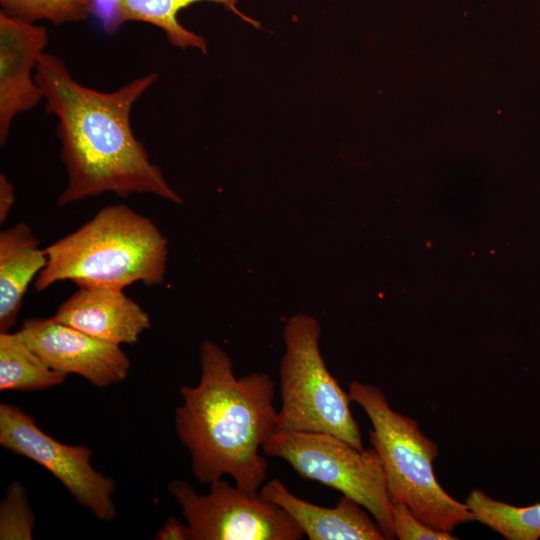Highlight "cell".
<instances>
[{
	"label": "cell",
	"mask_w": 540,
	"mask_h": 540,
	"mask_svg": "<svg viewBox=\"0 0 540 540\" xmlns=\"http://www.w3.org/2000/svg\"><path fill=\"white\" fill-rule=\"evenodd\" d=\"M258 493L282 507L310 540H386L372 515L346 495L335 507H322L298 498L278 478Z\"/></svg>",
	"instance_id": "cell-12"
},
{
	"label": "cell",
	"mask_w": 540,
	"mask_h": 540,
	"mask_svg": "<svg viewBox=\"0 0 540 540\" xmlns=\"http://www.w3.org/2000/svg\"><path fill=\"white\" fill-rule=\"evenodd\" d=\"M321 328L304 314L285 324L279 366L281 406L275 431L323 432L364 449L351 397L328 371L319 349Z\"/></svg>",
	"instance_id": "cell-5"
},
{
	"label": "cell",
	"mask_w": 540,
	"mask_h": 540,
	"mask_svg": "<svg viewBox=\"0 0 540 540\" xmlns=\"http://www.w3.org/2000/svg\"><path fill=\"white\" fill-rule=\"evenodd\" d=\"M51 368L77 374L102 388L123 381L130 360L119 345L94 338L53 317L31 318L17 332Z\"/></svg>",
	"instance_id": "cell-9"
},
{
	"label": "cell",
	"mask_w": 540,
	"mask_h": 540,
	"mask_svg": "<svg viewBox=\"0 0 540 540\" xmlns=\"http://www.w3.org/2000/svg\"><path fill=\"white\" fill-rule=\"evenodd\" d=\"M0 444L44 467L98 520L112 521L116 516L115 481L92 467L89 447L57 441L31 415L5 403L0 405Z\"/></svg>",
	"instance_id": "cell-8"
},
{
	"label": "cell",
	"mask_w": 540,
	"mask_h": 540,
	"mask_svg": "<svg viewBox=\"0 0 540 540\" xmlns=\"http://www.w3.org/2000/svg\"><path fill=\"white\" fill-rule=\"evenodd\" d=\"M56 321L115 345L134 344L151 326L150 317L123 290L79 287L57 309Z\"/></svg>",
	"instance_id": "cell-11"
},
{
	"label": "cell",
	"mask_w": 540,
	"mask_h": 540,
	"mask_svg": "<svg viewBox=\"0 0 540 540\" xmlns=\"http://www.w3.org/2000/svg\"><path fill=\"white\" fill-rule=\"evenodd\" d=\"M46 27L0 12V145L14 119L44 98L34 74L48 44Z\"/></svg>",
	"instance_id": "cell-10"
},
{
	"label": "cell",
	"mask_w": 540,
	"mask_h": 540,
	"mask_svg": "<svg viewBox=\"0 0 540 540\" xmlns=\"http://www.w3.org/2000/svg\"><path fill=\"white\" fill-rule=\"evenodd\" d=\"M97 0H0L2 13L30 23L48 21L54 25L87 20Z\"/></svg>",
	"instance_id": "cell-17"
},
{
	"label": "cell",
	"mask_w": 540,
	"mask_h": 540,
	"mask_svg": "<svg viewBox=\"0 0 540 540\" xmlns=\"http://www.w3.org/2000/svg\"><path fill=\"white\" fill-rule=\"evenodd\" d=\"M181 507L191 540H299L304 534L279 505L218 479L207 494L184 480L168 485Z\"/></svg>",
	"instance_id": "cell-7"
},
{
	"label": "cell",
	"mask_w": 540,
	"mask_h": 540,
	"mask_svg": "<svg viewBox=\"0 0 540 540\" xmlns=\"http://www.w3.org/2000/svg\"><path fill=\"white\" fill-rule=\"evenodd\" d=\"M154 538L157 540H191V532L187 523L170 516Z\"/></svg>",
	"instance_id": "cell-20"
},
{
	"label": "cell",
	"mask_w": 540,
	"mask_h": 540,
	"mask_svg": "<svg viewBox=\"0 0 540 540\" xmlns=\"http://www.w3.org/2000/svg\"><path fill=\"white\" fill-rule=\"evenodd\" d=\"M47 263L44 248L20 222L0 233V332L16 324L23 297Z\"/></svg>",
	"instance_id": "cell-13"
},
{
	"label": "cell",
	"mask_w": 540,
	"mask_h": 540,
	"mask_svg": "<svg viewBox=\"0 0 540 540\" xmlns=\"http://www.w3.org/2000/svg\"><path fill=\"white\" fill-rule=\"evenodd\" d=\"M66 376L44 362L17 332H0L1 391L45 390L61 384Z\"/></svg>",
	"instance_id": "cell-15"
},
{
	"label": "cell",
	"mask_w": 540,
	"mask_h": 540,
	"mask_svg": "<svg viewBox=\"0 0 540 540\" xmlns=\"http://www.w3.org/2000/svg\"><path fill=\"white\" fill-rule=\"evenodd\" d=\"M465 504L475 520L490 527L508 540L540 538V502L516 507L492 499L480 489H474Z\"/></svg>",
	"instance_id": "cell-16"
},
{
	"label": "cell",
	"mask_w": 540,
	"mask_h": 540,
	"mask_svg": "<svg viewBox=\"0 0 540 540\" xmlns=\"http://www.w3.org/2000/svg\"><path fill=\"white\" fill-rule=\"evenodd\" d=\"M34 71L45 112L57 119L60 158L67 173L59 207L107 192L123 197L152 194L182 203L131 127L132 108L156 83L157 73L103 92L75 80L55 54L44 52Z\"/></svg>",
	"instance_id": "cell-1"
},
{
	"label": "cell",
	"mask_w": 540,
	"mask_h": 540,
	"mask_svg": "<svg viewBox=\"0 0 540 540\" xmlns=\"http://www.w3.org/2000/svg\"><path fill=\"white\" fill-rule=\"evenodd\" d=\"M44 249L47 263L34 282L39 292L64 280L118 290L136 282L158 285L168 256L167 240L156 224L125 204L103 207Z\"/></svg>",
	"instance_id": "cell-3"
},
{
	"label": "cell",
	"mask_w": 540,
	"mask_h": 540,
	"mask_svg": "<svg viewBox=\"0 0 540 540\" xmlns=\"http://www.w3.org/2000/svg\"><path fill=\"white\" fill-rule=\"evenodd\" d=\"M35 516L24 486L11 483L0 506V539L31 540Z\"/></svg>",
	"instance_id": "cell-18"
},
{
	"label": "cell",
	"mask_w": 540,
	"mask_h": 540,
	"mask_svg": "<svg viewBox=\"0 0 540 540\" xmlns=\"http://www.w3.org/2000/svg\"><path fill=\"white\" fill-rule=\"evenodd\" d=\"M15 188L4 173H0V223L3 224L13 208Z\"/></svg>",
	"instance_id": "cell-21"
},
{
	"label": "cell",
	"mask_w": 540,
	"mask_h": 540,
	"mask_svg": "<svg viewBox=\"0 0 540 540\" xmlns=\"http://www.w3.org/2000/svg\"><path fill=\"white\" fill-rule=\"evenodd\" d=\"M369 417V439L382 462L391 501L405 504L424 524L451 532L475 520L466 504L452 498L440 486L433 471L437 445L409 416L393 410L376 386L352 381L348 391Z\"/></svg>",
	"instance_id": "cell-4"
},
{
	"label": "cell",
	"mask_w": 540,
	"mask_h": 540,
	"mask_svg": "<svg viewBox=\"0 0 540 540\" xmlns=\"http://www.w3.org/2000/svg\"><path fill=\"white\" fill-rule=\"evenodd\" d=\"M201 1L214 2L223 5L243 21L260 27V23L243 14L238 8L239 0H114V21L117 24L125 22H144L158 27L164 33L169 43L177 48H197L207 53L205 38L181 25L177 14L182 9Z\"/></svg>",
	"instance_id": "cell-14"
},
{
	"label": "cell",
	"mask_w": 540,
	"mask_h": 540,
	"mask_svg": "<svg viewBox=\"0 0 540 540\" xmlns=\"http://www.w3.org/2000/svg\"><path fill=\"white\" fill-rule=\"evenodd\" d=\"M392 502V517L396 538L400 540H454L450 532L432 528L421 522L399 501Z\"/></svg>",
	"instance_id": "cell-19"
},
{
	"label": "cell",
	"mask_w": 540,
	"mask_h": 540,
	"mask_svg": "<svg viewBox=\"0 0 540 540\" xmlns=\"http://www.w3.org/2000/svg\"><path fill=\"white\" fill-rule=\"evenodd\" d=\"M200 368L196 386L180 387L183 403L175 410L192 474L202 484L229 475L237 487L258 493L268 469L260 450L277 420L275 382L261 372L236 377L230 357L207 340L200 346Z\"/></svg>",
	"instance_id": "cell-2"
},
{
	"label": "cell",
	"mask_w": 540,
	"mask_h": 540,
	"mask_svg": "<svg viewBox=\"0 0 540 540\" xmlns=\"http://www.w3.org/2000/svg\"><path fill=\"white\" fill-rule=\"evenodd\" d=\"M262 451L286 461L300 477L354 499L372 515L386 539L396 538L392 502L374 447L360 450L323 432L274 431Z\"/></svg>",
	"instance_id": "cell-6"
}]
</instances>
